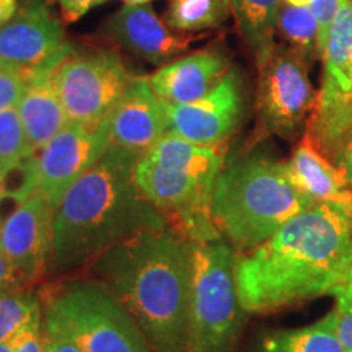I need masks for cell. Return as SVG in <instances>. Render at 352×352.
I'll return each mask as SVG.
<instances>
[{"label":"cell","instance_id":"obj_9","mask_svg":"<svg viewBox=\"0 0 352 352\" xmlns=\"http://www.w3.org/2000/svg\"><path fill=\"white\" fill-rule=\"evenodd\" d=\"M135 76L114 51H70L57 65L54 83L69 121L98 124L114 107Z\"/></svg>","mask_w":352,"mask_h":352},{"label":"cell","instance_id":"obj_39","mask_svg":"<svg viewBox=\"0 0 352 352\" xmlns=\"http://www.w3.org/2000/svg\"><path fill=\"white\" fill-rule=\"evenodd\" d=\"M349 2H351V6H352V0H349Z\"/></svg>","mask_w":352,"mask_h":352},{"label":"cell","instance_id":"obj_6","mask_svg":"<svg viewBox=\"0 0 352 352\" xmlns=\"http://www.w3.org/2000/svg\"><path fill=\"white\" fill-rule=\"evenodd\" d=\"M245 315L232 246L223 239L191 241L186 352H235Z\"/></svg>","mask_w":352,"mask_h":352},{"label":"cell","instance_id":"obj_34","mask_svg":"<svg viewBox=\"0 0 352 352\" xmlns=\"http://www.w3.org/2000/svg\"><path fill=\"white\" fill-rule=\"evenodd\" d=\"M336 166L342 171L346 182L349 183V186L352 188V135H351V139L347 140L344 151H342Z\"/></svg>","mask_w":352,"mask_h":352},{"label":"cell","instance_id":"obj_29","mask_svg":"<svg viewBox=\"0 0 352 352\" xmlns=\"http://www.w3.org/2000/svg\"><path fill=\"white\" fill-rule=\"evenodd\" d=\"M25 83L23 70L0 60V111L19 104Z\"/></svg>","mask_w":352,"mask_h":352},{"label":"cell","instance_id":"obj_10","mask_svg":"<svg viewBox=\"0 0 352 352\" xmlns=\"http://www.w3.org/2000/svg\"><path fill=\"white\" fill-rule=\"evenodd\" d=\"M111 145L109 118L98 124L72 122L36 153L38 195L57 210L65 192L94 166Z\"/></svg>","mask_w":352,"mask_h":352},{"label":"cell","instance_id":"obj_21","mask_svg":"<svg viewBox=\"0 0 352 352\" xmlns=\"http://www.w3.org/2000/svg\"><path fill=\"white\" fill-rule=\"evenodd\" d=\"M232 13L254 60H261L274 46L280 0H230Z\"/></svg>","mask_w":352,"mask_h":352},{"label":"cell","instance_id":"obj_32","mask_svg":"<svg viewBox=\"0 0 352 352\" xmlns=\"http://www.w3.org/2000/svg\"><path fill=\"white\" fill-rule=\"evenodd\" d=\"M54 2L60 7L65 23H74V21L80 20L83 15H87L91 8L101 6L108 0H54Z\"/></svg>","mask_w":352,"mask_h":352},{"label":"cell","instance_id":"obj_15","mask_svg":"<svg viewBox=\"0 0 352 352\" xmlns=\"http://www.w3.org/2000/svg\"><path fill=\"white\" fill-rule=\"evenodd\" d=\"M104 33L121 47L151 63H164L182 54L196 39L171 33L153 8L144 3L121 7L107 21Z\"/></svg>","mask_w":352,"mask_h":352},{"label":"cell","instance_id":"obj_25","mask_svg":"<svg viewBox=\"0 0 352 352\" xmlns=\"http://www.w3.org/2000/svg\"><path fill=\"white\" fill-rule=\"evenodd\" d=\"M43 316V303L30 290L0 294V342H8L21 329Z\"/></svg>","mask_w":352,"mask_h":352},{"label":"cell","instance_id":"obj_5","mask_svg":"<svg viewBox=\"0 0 352 352\" xmlns=\"http://www.w3.org/2000/svg\"><path fill=\"white\" fill-rule=\"evenodd\" d=\"M226 165V145L202 147L165 134L139 158L134 179L142 195L176 223L210 214L217 176Z\"/></svg>","mask_w":352,"mask_h":352},{"label":"cell","instance_id":"obj_11","mask_svg":"<svg viewBox=\"0 0 352 352\" xmlns=\"http://www.w3.org/2000/svg\"><path fill=\"white\" fill-rule=\"evenodd\" d=\"M243 77L230 67L217 85L201 100L186 104H166L168 134L202 147L226 145L239 129L245 114Z\"/></svg>","mask_w":352,"mask_h":352},{"label":"cell","instance_id":"obj_8","mask_svg":"<svg viewBox=\"0 0 352 352\" xmlns=\"http://www.w3.org/2000/svg\"><path fill=\"white\" fill-rule=\"evenodd\" d=\"M308 60L287 44H274L258 60V132L292 139L308 124L316 95L308 78Z\"/></svg>","mask_w":352,"mask_h":352},{"label":"cell","instance_id":"obj_26","mask_svg":"<svg viewBox=\"0 0 352 352\" xmlns=\"http://www.w3.org/2000/svg\"><path fill=\"white\" fill-rule=\"evenodd\" d=\"M33 155L16 108L0 111V179L12 168Z\"/></svg>","mask_w":352,"mask_h":352},{"label":"cell","instance_id":"obj_18","mask_svg":"<svg viewBox=\"0 0 352 352\" xmlns=\"http://www.w3.org/2000/svg\"><path fill=\"white\" fill-rule=\"evenodd\" d=\"M296 186L315 204L324 202L352 214V188L342 171L324 157L310 135L303 134L289 162H285Z\"/></svg>","mask_w":352,"mask_h":352},{"label":"cell","instance_id":"obj_17","mask_svg":"<svg viewBox=\"0 0 352 352\" xmlns=\"http://www.w3.org/2000/svg\"><path fill=\"white\" fill-rule=\"evenodd\" d=\"M56 69L57 65H44L23 70L26 83L16 111L33 153L50 144L69 122L54 83Z\"/></svg>","mask_w":352,"mask_h":352},{"label":"cell","instance_id":"obj_4","mask_svg":"<svg viewBox=\"0 0 352 352\" xmlns=\"http://www.w3.org/2000/svg\"><path fill=\"white\" fill-rule=\"evenodd\" d=\"M311 206L315 202L296 186L285 162L248 155L223 165L209 212L233 252L246 253Z\"/></svg>","mask_w":352,"mask_h":352},{"label":"cell","instance_id":"obj_30","mask_svg":"<svg viewBox=\"0 0 352 352\" xmlns=\"http://www.w3.org/2000/svg\"><path fill=\"white\" fill-rule=\"evenodd\" d=\"M43 349L44 352H82L72 338L67 336L63 329L43 316Z\"/></svg>","mask_w":352,"mask_h":352},{"label":"cell","instance_id":"obj_20","mask_svg":"<svg viewBox=\"0 0 352 352\" xmlns=\"http://www.w3.org/2000/svg\"><path fill=\"white\" fill-rule=\"evenodd\" d=\"M323 82L352 95V6L341 0L323 52Z\"/></svg>","mask_w":352,"mask_h":352},{"label":"cell","instance_id":"obj_2","mask_svg":"<svg viewBox=\"0 0 352 352\" xmlns=\"http://www.w3.org/2000/svg\"><path fill=\"white\" fill-rule=\"evenodd\" d=\"M140 157L111 144L65 192L52 226L51 266L56 272L95 261L140 232L170 227L166 215L135 184Z\"/></svg>","mask_w":352,"mask_h":352},{"label":"cell","instance_id":"obj_37","mask_svg":"<svg viewBox=\"0 0 352 352\" xmlns=\"http://www.w3.org/2000/svg\"><path fill=\"white\" fill-rule=\"evenodd\" d=\"M126 2L131 3V6H140V3L148 2V0H126Z\"/></svg>","mask_w":352,"mask_h":352},{"label":"cell","instance_id":"obj_14","mask_svg":"<svg viewBox=\"0 0 352 352\" xmlns=\"http://www.w3.org/2000/svg\"><path fill=\"white\" fill-rule=\"evenodd\" d=\"M109 131L113 145L139 155L168 134L166 107L147 78L131 82L109 116Z\"/></svg>","mask_w":352,"mask_h":352},{"label":"cell","instance_id":"obj_12","mask_svg":"<svg viewBox=\"0 0 352 352\" xmlns=\"http://www.w3.org/2000/svg\"><path fill=\"white\" fill-rule=\"evenodd\" d=\"M72 51L47 0H26L0 26V60L21 70L59 65Z\"/></svg>","mask_w":352,"mask_h":352},{"label":"cell","instance_id":"obj_16","mask_svg":"<svg viewBox=\"0 0 352 352\" xmlns=\"http://www.w3.org/2000/svg\"><path fill=\"white\" fill-rule=\"evenodd\" d=\"M230 60L220 47H208L165 64L147 78L155 95L166 104L201 100L222 80Z\"/></svg>","mask_w":352,"mask_h":352},{"label":"cell","instance_id":"obj_22","mask_svg":"<svg viewBox=\"0 0 352 352\" xmlns=\"http://www.w3.org/2000/svg\"><path fill=\"white\" fill-rule=\"evenodd\" d=\"M259 352H346L334 331L331 311L300 328L276 329L263 336Z\"/></svg>","mask_w":352,"mask_h":352},{"label":"cell","instance_id":"obj_24","mask_svg":"<svg viewBox=\"0 0 352 352\" xmlns=\"http://www.w3.org/2000/svg\"><path fill=\"white\" fill-rule=\"evenodd\" d=\"M277 32L289 47L300 52L307 60L318 56V23L310 7L280 3Z\"/></svg>","mask_w":352,"mask_h":352},{"label":"cell","instance_id":"obj_38","mask_svg":"<svg viewBox=\"0 0 352 352\" xmlns=\"http://www.w3.org/2000/svg\"><path fill=\"white\" fill-rule=\"evenodd\" d=\"M3 184H2V179H0V202H2V199H3Z\"/></svg>","mask_w":352,"mask_h":352},{"label":"cell","instance_id":"obj_13","mask_svg":"<svg viewBox=\"0 0 352 352\" xmlns=\"http://www.w3.org/2000/svg\"><path fill=\"white\" fill-rule=\"evenodd\" d=\"M54 214L36 192L0 222V253L25 285L38 283L51 263Z\"/></svg>","mask_w":352,"mask_h":352},{"label":"cell","instance_id":"obj_19","mask_svg":"<svg viewBox=\"0 0 352 352\" xmlns=\"http://www.w3.org/2000/svg\"><path fill=\"white\" fill-rule=\"evenodd\" d=\"M307 134L334 165H338L352 135V95L321 80L315 108L307 124Z\"/></svg>","mask_w":352,"mask_h":352},{"label":"cell","instance_id":"obj_33","mask_svg":"<svg viewBox=\"0 0 352 352\" xmlns=\"http://www.w3.org/2000/svg\"><path fill=\"white\" fill-rule=\"evenodd\" d=\"M25 283L20 279L8 259L0 253V294L15 292V290L23 289Z\"/></svg>","mask_w":352,"mask_h":352},{"label":"cell","instance_id":"obj_27","mask_svg":"<svg viewBox=\"0 0 352 352\" xmlns=\"http://www.w3.org/2000/svg\"><path fill=\"white\" fill-rule=\"evenodd\" d=\"M3 196L19 204L38 192V160L36 153L25 157L15 168L2 178Z\"/></svg>","mask_w":352,"mask_h":352},{"label":"cell","instance_id":"obj_1","mask_svg":"<svg viewBox=\"0 0 352 352\" xmlns=\"http://www.w3.org/2000/svg\"><path fill=\"white\" fill-rule=\"evenodd\" d=\"M352 280V214L333 204L297 214L252 252L235 253L246 314L266 315L334 296Z\"/></svg>","mask_w":352,"mask_h":352},{"label":"cell","instance_id":"obj_28","mask_svg":"<svg viewBox=\"0 0 352 352\" xmlns=\"http://www.w3.org/2000/svg\"><path fill=\"white\" fill-rule=\"evenodd\" d=\"M336 298L331 310L334 331L346 352H352V280L333 296Z\"/></svg>","mask_w":352,"mask_h":352},{"label":"cell","instance_id":"obj_31","mask_svg":"<svg viewBox=\"0 0 352 352\" xmlns=\"http://www.w3.org/2000/svg\"><path fill=\"white\" fill-rule=\"evenodd\" d=\"M43 316L41 318L34 320L28 327L21 329L12 340L13 349L15 352H44L43 349Z\"/></svg>","mask_w":352,"mask_h":352},{"label":"cell","instance_id":"obj_3","mask_svg":"<svg viewBox=\"0 0 352 352\" xmlns=\"http://www.w3.org/2000/svg\"><path fill=\"white\" fill-rule=\"evenodd\" d=\"M191 241L145 230L95 259L96 280L129 311L152 352H186Z\"/></svg>","mask_w":352,"mask_h":352},{"label":"cell","instance_id":"obj_36","mask_svg":"<svg viewBox=\"0 0 352 352\" xmlns=\"http://www.w3.org/2000/svg\"><path fill=\"white\" fill-rule=\"evenodd\" d=\"M0 352H15V349H13L12 341H8V342H0Z\"/></svg>","mask_w":352,"mask_h":352},{"label":"cell","instance_id":"obj_7","mask_svg":"<svg viewBox=\"0 0 352 352\" xmlns=\"http://www.w3.org/2000/svg\"><path fill=\"white\" fill-rule=\"evenodd\" d=\"M43 316L82 352H152L129 311L98 280H70L47 294Z\"/></svg>","mask_w":352,"mask_h":352},{"label":"cell","instance_id":"obj_23","mask_svg":"<svg viewBox=\"0 0 352 352\" xmlns=\"http://www.w3.org/2000/svg\"><path fill=\"white\" fill-rule=\"evenodd\" d=\"M232 13L230 0H168L166 23L179 33L220 26Z\"/></svg>","mask_w":352,"mask_h":352},{"label":"cell","instance_id":"obj_35","mask_svg":"<svg viewBox=\"0 0 352 352\" xmlns=\"http://www.w3.org/2000/svg\"><path fill=\"white\" fill-rule=\"evenodd\" d=\"M16 10H19V0H0V26L6 25Z\"/></svg>","mask_w":352,"mask_h":352}]
</instances>
